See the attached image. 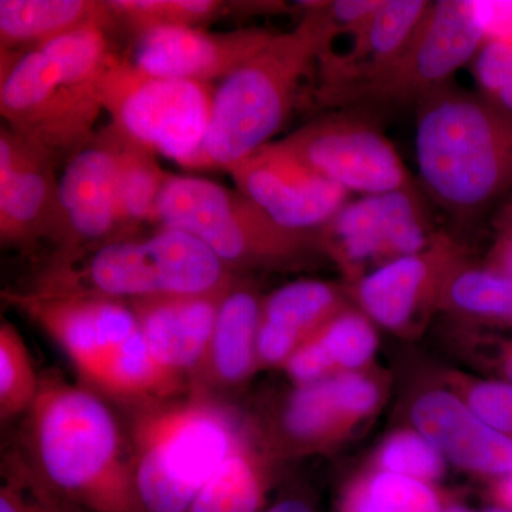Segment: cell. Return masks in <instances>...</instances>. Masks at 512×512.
Returning <instances> with one entry per match:
<instances>
[{"mask_svg":"<svg viewBox=\"0 0 512 512\" xmlns=\"http://www.w3.org/2000/svg\"><path fill=\"white\" fill-rule=\"evenodd\" d=\"M20 453L56 495L86 512H146L130 436L106 399L60 373L42 375Z\"/></svg>","mask_w":512,"mask_h":512,"instance_id":"obj_1","label":"cell"},{"mask_svg":"<svg viewBox=\"0 0 512 512\" xmlns=\"http://www.w3.org/2000/svg\"><path fill=\"white\" fill-rule=\"evenodd\" d=\"M110 26L93 25L18 53H0V114L57 164L92 143L101 83L116 53Z\"/></svg>","mask_w":512,"mask_h":512,"instance_id":"obj_2","label":"cell"},{"mask_svg":"<svg viewBox=\"0 0 512 512\" xmlns=\"http://www.w3.org/2000/svg\"><path fill=\"white\" fill-rule=\"evenodd\" d=\"M302 18L242 64L215 89L200 170H231L285 126L303 83L340 33L323 2L301 3Z\"/></svg>","mask_w":512,"mask_h":512,"instance_id":"obj_3","label":"cell"},{"mask_svg":"<svg viewBox=\"0 0 512 512\" xmlns=\"http://www.w3.org/2000/svg\"><path fill=\"white\" fill-rule=\"evenodd\" d=\"M3 299L62 349L84 386L131 409L187 392L150 355L127 302L84 293L5 291Z\"/></svg>","mask_w":512,"mask_h":512,"instance_id":"obj_4","label":"cell"},{"mask_svg":"<svg viewBox=\"0 0 512 512\" xmlns=\"http://www.w3.org/2000/svg\"><path fill=\"white\" fill-rule=\"evenodd\" d=\"M417 167L453 217H476L512 188V114L448 84L417 104Z\"/></svg>","mask_w":512,"mask_h":512,"instance_id":"obj_5","label":"cell"},{"mask_svg":"<svg viewBox=\"0 0 512 512\" xmlns=\"http://www.w3.org/2000/svg\"><path fill=\"white\" fill-rule=\"evenodd\" d=\"M244 427L235 412L204 390L133 407L127 433L144 511H190Z\"/></svg>","mask_w":512,"mask_h":512,"instance_id":"obj_6","label":"cell"},{"mask_svg":"<svg viewBox=\"0 0 512 512\" xmlns=\"http://www.w3.org/2000/svg\"><path fill=\"white\" fill-rule=\"evenodd\" d=\"M238 276L197 238L180 229L158 227L147 237L119 239L77 258L47 259L25 289L128 303L220 293Z\"/></svg>","mask_w":512,"mask_h":512,"instance_id":"obj_7","label":"cell"},{"mask_svg":"<svg viewBox=\"0 0 512 512\" xmlns=\"http://www.w3.org/2000/svg\"><path fill=\"white\" fill-rule=\"evenodd\" d=\"M154 224L197 238L237 275L302 268L325 256L318 232L281 227L237 188L207 178L170 175Z\"/></svg>","mask_w":512,"mask_h":512,"instance_id":"obj_8","label":"cell"},{"mask_svg":"<svg viewBox=\"0 0 512 512\" xmlns=\"http://www.w3.org/2000/svg\"><path fill=\"white\" fill-rule=\"evenodd\" d=\"M217 87L140 72L114 55L101 83L104 110L121 134L181 167L200 170Z\"/></svg>","mask_w":512,"mask_h":512,"instance_id":"obj_9","label":"cell"},{"mask_svg":"<svg viewBox=\"0 0 512 512\" xmlns=\"http://www.w3.org/2000/svg\"><path fill=\"white\" fill-rule=\"evenodd\" d=\"M485 43L474 0H437L406 49L366 82L316 93L326 107L417 104L451 84Z\"/></svg>","mask_w":512,"mask_h":512,"instance_id":"obj_10","label":"cell"},{"mask_svg":"<svg viewBox=\"0 0 512 512\" xmlns=\"http://www.w3.org/2000/svg\"><path fill=\"white\" fill-rule=\"evenodd\" d=\"M326 258L350 284L402 256L424 251L437 232L417 188L359 195L318 231Z\"/></svg>","mask_w":512,"mask_h":512,"instance_id":"obj_11","label":"cell"},{"mask_svg":"<svg viewBox=\"0 0 512 512\" xmlns=\"http://www.w3.org/2000/svg\"><path fill=\"white\" fill-rule=\"evenodd\" d=\"M279 141L349 194L416 188L392 141L372 120L355 111L326 114Z\"/></svg>","mask_w":512,"mask_h":512,"instance_id":"obj_12","label":"cell"},{"mask_svg":"<svg viewBox=\"0 0 512 512\" xmlns=\"http://www.w3.org/2000/svg\"><path fill=\"white\" fill-rule=\"evenodd\" d=\"M124 239L116 200V156L106 128L74 154L59 178L49 259H72Z\"/></svg>","mask_w":512,"mask_h":512,"instance_id":"obj_13","label":"cell"},{"mask_svg":"<svg viewBox=\"0 0 512 512\" xmlns=\"http://www.w3.org/2000/svg\"><path fill=\"white\" fill-rule=\"evenodd\" d=\"M228 173L238 191L291 231L318 232L350 200L348 191L316 173L279 140Z\"/></svg>","mask_w":512,"mask_h":512,"instance_id":"obj_14","label":"cell"},{"mask_svg":"<svg viewBox=\"0 0 512 512\" xmlns=\"http://www.w3.org/2000/svg\"><path fill=\"white\" fill-rule=\"evenodd\" d=\"M464 261L463 245L437 232L424 251L379 266L352 284L350 291L373 323L406 333L440 308L448 278Z\"/></svg>","mask_w":512,"mask_h":512,"instance_id":"obj_15","label":"cell"},{"mask_svg":"<svg viewBox=\"0 0 512 512\" xmlns=\"http://www.w3.org/2000/svg\"><path fill=\"white\" fill-rule=\"evenodd\" d=\"M56 161L8 126L0 131V241L30 252L49 241L57 215Z\"/></svg>","mask_w":512,"mask_h":512,"instance_id":"obj_16","label":"cell"},{"mask_svg":"<svg viewBox=\"0 0 512 512\" xmlns=\"http://www.w3.org/2000/svg\"><path fill=\"white\" fill-rule=\"evenodd\" d=\"M380 397L379 384L359 372L295 386L276 413L272 444L291 453L326 447L369 416Z\"/></svg>","mask_w":512,"mask_h":512,"instance_id":"obj_17","label":"cell"},{"mask_svg":"<svg viewBox=\"0 0 512 512\" xmlns=\"http://www.w3.org/2000/svg\"><path fill=\"white\" fill-rule=\"evenodd\" d=\"M276 33L248 28L208 32L202 28H160L137 37L133 62L140 72L165 79L212 84L247 63Z\"/></svg>","mask_w":512,"mask_h":512,"instance_id":"obj_18","label":"cell"},{"mask_svg":"<svg viewBox=\"0 0 512 512\" xmlns=\"http://www.w3.org/2000/svg\"><path fill=\"white\" fill-rule=\"evenodd\" d=\"M227 291L128 302L157 365L188 387L207 355L221 299Z\"/></svg>","mask_w":512,"mask_h":512,"instance_id":"obj_19","label":"cell"},{"mask_svg":"<svg viewBox=\"0 0 512 512\" xmlns=\"http://www.w3.org/2000/svg\"><path fill=\"white\" fill-rule=\"evenodd\" d=\"M410 416L421 436L456 466L494 480L511 473L512 440L456 394L441 389L420 394Z\"/></svg>","mask_w":512,"mask_h":512,"instance_id":"obj_20","label":"cell"},{"mask_svg":"<svg viewBox=\"0 0 512 512\" xmlns=\"http://www.w3.org/2000/svg\"><path fill=\"white\" fill-rule=\"evenodd\" d=\"M430 6L427 0H383L365 28L352 36L346 52L336 53L332 47L320 57L318 92L366 82L382 73L409 45Z\"/></svg>","mask_w":512,"mask_h":512,"instance_id":"obj_21","label":"cell"},{"mask_svg":"<svg viewBox=\"0 0 512 512\" xmlns=\"http://www.w3.org/2000/svg\"><path fill=\"white\" fill-rule=\"evenodd\" d=\"M262 298L256 286L238 276L221 299L210 346L188 389L214 394L234 389L259 369Z\"/></svg>","mask_w":512,"mask_h":512,"instance_id":"obj_22","label":"cell"},{"mask_svg":"<svg viewBox=\"0 0 512 512\" xmlns=\"http://www.w3.org/2000/svg\"><path fill=\"white\" fill-rule=\"evenodd\" d=\"M345 306L339 286L318 279H301L269 293L262 302L256 345L259 367H284Z\"/></svg>","mask_w":512,"mask_h":512,"instance_id":"obj_23","label":"cell"},{"mask_svg":"<svg viewBox=\"0 0 512 512\" xmlns=\"http://www.w3.org/2000/svg\"><path fill=\"white\" fill-rule=\"evenodd\" d=\"M377 333L360 309H340L296 350L284 369L295 386L319 382L343 372H357L375 356Z\"/></svg>","mask_w":512,"mask_h":512,"instance_id":"obj_24","label":"cell"},{"mask_svg":"<svg viewBox=\"0 0 512 512\" xmlns=\"http://www.w3.org/2000/svg\"><path fill=\"white\" fill-rule=\"evenodd\" d=\"M93 25L113 28L106 0H0V50L18 53Z\"/></svg>","mask_w":512,"mask_h":512,"instance_id":"obj_25","label":"cell"},{"mask_svg":"<svg viewBox=\"0 0 512 512\" xmlns=\"http://www.w3.org/2000/svg\"><path fill=\"white\" fill-rule=\"evenodd\" d=\"M116 156V200L124 239L137 237L144 224H154L161 192L171 174L158 163L156 154L106 127Z\"/></svg>","mask_w":512,"mask_h":512,"instance_id":"obj_26","label":"cell"},{"mask_svg":"<svg viewBox=\"0 0 512 512\" xmlns=\"http://www.w3.org/2000/svg\"><path fill=\"white\" fill-rule=\"evenodd\" d=\"M266 471L245 426L228 457L201 488L188 512H264Z\"/></svg>","mask_w":512,"mask_h":512,"instance_id":"obj_27","label":"cell"},{"mask_svg":"<svg viewBox=\"0 0 512 512\" xmlns=\"http://www.w3.org/2000/svg\"><path fill=\"white\" fill-rule=\"evenodd\" d=\"M440 308L471 322L512 329V278L464 261L448 278Z\"/></svg>","mask_w":512,"mask_h":512,"instance_id":"obj_28","label":"cell"},{"mask_svg":"<svg viewBox=\"0 0 512 512\" xmlns=\"http://www.w3.org/2000/svg\"><path fill=\"white\" fill-rule=\"evenodd\" d=\"M114 26L121 25L137 37L160 28H201L221 18L237 3L220 0H106Z\"/></svg>","mask_w":512,"mask_h":512,"instance_id":"obj_29","label":"cell"},{"mask_svg":"<svg viewBox=\"0 0 512 512\" xmlns=\"http://www.w3.org/2000/svg\"><path fill=\"white\" fill-rule=\"evenodd\" d=\"M340 512H444L439 495L414 478L380 470L362 478L343 498Z\"/></svg>","mask_w":512,"mask_h":512,"instance_id":"obj_30","label":"cell"},{"mask_svg":"<svg viewBox=\"0 0 512 512\" xmlns=\"http://www.w3.org/2000/svg\"><path fill=\"white\" fill-rule=\"evenodd\" d=\"M42 384L35 363L16 326L0 323V417L3 423L25 416Z\"/></svg>","mask_w":512,"mask_h":512,"instance_id":"obj_31","label":"cell"},{"mask_svg":"<svg viewBox=\"0 0 512 512\" xmlns=\"http://www.w3.org/2000/svg\"><path fill=\"white\" fill-rule=\"evenodd\" d=\"M0 512H86L53 493L29 466L19 448L5 453Z\"/></svg>","mask_w":512,"mask_h":512,"instance_id":"obj_32","label":"cell"},{"mask_svg":"<svg viewBox=\"0 0 512 512\" xmlns=\"http://www.w3.org/2000/svg\"><path fill=\"white\" fill-rule=\"evenodd\" d=\"M377 463L380 470L429 484L444 474L446 458L419 431H399L384 441Z\"/></svg>","mask_w":512,"mask_h":512,"instance_id":"obj_33","label":"cell"},{"mask_svg":"<svg viewBox=\"0 0 512 512\" xmlns=\"http://www.w3.org/2000/svg\"><path fill=\"white\" fill-rule=\"evenodd\" d=\"M471 64L480 96L512 114V45L487 40Z\"/></svg>","mask_w":512,"mask_h":512,"instance_id":"obj_34","label":"cell"},{"mask_svg":"<svg viewBox=\"0 0 512 512\" xmlns=\"http://www.w3.org/2000/svg\"><path fill=\"white\" fill-rule=\"evenodd\" d=\"M461 393V399L481 420L512 440V383L470 380Z\"/></svg>","mask_w":512,"mask_h":512,"instance_id":"obj_35","label":"cell"},{"mask_svg":"<svg viewBox=\"0 0 512 512\" xmlns=\"http://www.w3.org/2000/svg\"><path fill=\"white\" fill-rule=\"evenodd\" d=\"M494 239L484 266L512 278V195L501 205L494 221Z\"/></svg>","mask_w":512,"mask_h":512,"instance_id":"obj_36","label":"cell"},{"mask_svg":"<svg viewBox=\"0 0 512 512\" xmlns=\"http://www.w3.org/2000/svg\"><path fill=\"white\" fill-rule=\"evenodd\" d=\"M382 2L383 0H335L323 2V6L340 35L352 37L365 28Z\"/></svg>","mask_w":512,"mask_h":512,"instance_id":"obj_37","label":"cell"},{"mask_svg":"<svg viewBox=\"0 0 512 512\" xmlns=\"http://www.w3.org/2000/svg\"><path fill=\"white\" fill-rule=\"evenodd\" d=\"M474 8L484 30L485 42L497 40L512 45V2L474 0Z\"/></svg>","mask_w":512,"mask_h":512,"instance_id":"obj_38","label":"cell"},{"mask_svg":"<svg viewBox=\"0 0 512 512\" xmlns=\"http://www.w3.org/2000/svg\"><path fill=\"white\" fill-rule=\"evenodd\" d=\"M493 495L495 505L512 512V471L507 476L495 480Z\"/></svg>","mask_w":512,"mask_h":512,"instance_id":"obj_39","label":"cell"},{"mask_svg":"<svg viewBox=\"0 0 512 512\" xmlns=\"http://www.w3.org/2000/svg\"><path fill=\"white\" fill-rule=\"evenodd\" d=\"M495 366L501 380L512 383V338L501 343L498 355L495 357Z\"/></svg>","mask_w":512,"mask_h":512,"instance_id":"obj_40","label":"cell"},{"mask_svg":"<svg viewBox=\"0 0 512 512\" xmlns=\"http://www.w3.org/2000/svg\"><path fill=\"white\" fill-rule=\"evenodd\" d=\"M264 512H315V510L301 497H286L276 501Z\"/></svg>","mask_w":512,"mask_h":512,"instance_id":"obj_41","label":"cell"},{"mask_svg":"<svg viewBox=\"0 0 512 512\" xmlns=\"http://www.w3.org/2000/svg\"><path fill=\"white\" fill-rule=\"evenodd\" d=\"M480 512H511L508 510H505V508L498 507V505H494V507H488L485 508V510Z\"/></svg>","mask_w":512,"mask_h":512,"instance_id":"obj_42","label":"cell"}]
</instances>
